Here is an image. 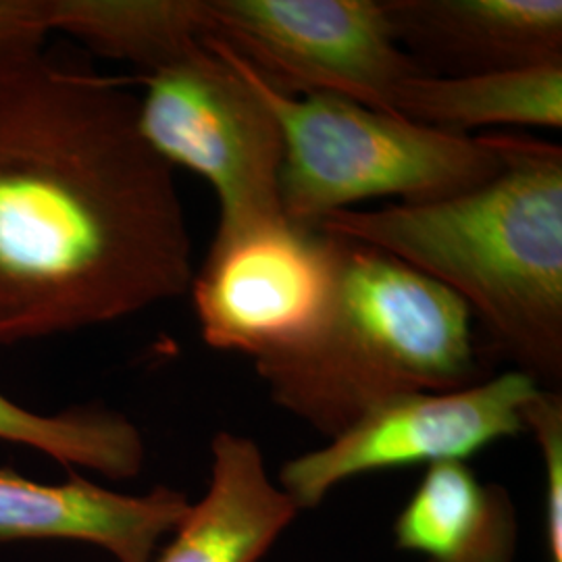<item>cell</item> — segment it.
<instances>
[{"label": "cell", "instance_id": "5", "mask_svg": "<svg viewBox=\"0 0 562 562\" xmlns=\"http://www.w3.org/2000/svg\"><path fill=\"white\" fill-rule=\"evenodd\" d=\"M144 140L173 169L211 183L220 202L215 234L283 215V136L273 111L217 46L140 78Z\"/></svg>", "mask_w": 562, "mask_h": 562}, {"label": "cell", "instance_id": "2", "mask_svg": "<svg viewBox=\"0 0 562 562\" xmlns=\"http://www.w3.org/2000/svg\"><path fill=\"white\" fill-rule=\"evenodd\" d=\"M501 171L429 202L346 209L317 227L431 278L480 319L494 350L546 390L562 382V148L494 134Z\"/></svg>", "mask_w": 562, "mask_h": 562}, {"label": "cell", "instance_id": "10", "mask_svg": "<svg viewBox=\"0 0 562 562\" xmlns=\"http://www.w3.org/2000/svg\"><path fill=\"white\" fill-rule=\"evenodd\" d=\"M190 506L183 492L167 485L121 494L76 473L44 485L0 471V543L74 540L99 546L117 562H153Z\"/></svg>", "mask_w": 562, "mask_h": 562}, {"label": "cell", "instance_id": "11", "mask_svg": "<svg viewBox=\"0 0 562 562\" xmlns=\"http://www.w3.org/2000/svg\"><path fill=\"white\" fill-rule=\"evenodd\" d=\"M301 510L271 480L261 446L234 431L211 442L206 494L153 562H261Z\"/></svg>", "mask_w": 562, "mask_h": 562}, {"label": "cell", "instance_id": "7", "mask_svg": "<svg viewBox=\"0 0 562 562\" xmlns=\"http://www.w3.org/2000/svg\"><path fill=\"white\" fill-rule=\"evenodd\" d=\"M338 246L285 215L215 234L188 290L204 344L255 362L306 340L329 306Z\"/></svg>", "mask_w": 562, "mask_h": 562}, {"label": "cell", "instance_id": "6", "mask_svg": "<svg viewBox=\"0 0 562 562\" xmlns=\"http://www.w3.org/2000/svg\"><path fill=\"white\" fill-rule=\"evenodd\" d=\"M204 38L288 97H340L390 115L402 81L425 74L394 41L382 0H204Z\"/></svg>", "mask_w": 562, "mask_h": 562}, {"label": "cell", "instance_id": "9", "mask_svg": "<svg viewBox=\"0 0 562 562\" xmlns=\"http://www.w3.org/2000/svg\"><path fill=\"white\" fill-rule=\"evenodd\" d=\"M382 9L427 76L562 65L561 0H382Z\"/></svg>", "mask_w": 562, "mask_h": 562}, {"label": "cell", "instance_id": "3", "mask_svg": "<svg viewBox=\"0 0 562 562\" xmlns=\"http://www.w3.org/2000/svg\"><path fill=\"white\" fill-rule=\"evenodd\" d=\"M336 238V281L317 329L252 362L271 401L329 440L387 398L485 380L457 294L380 248Z\"/></svg>", "mask_w": 562, "mask_h": 562}, {"label": "cell", "instance_id": "8", "mask_svg": "<svg viewBox=\"0 0 562 562\" xmlns=\"http://www.w3.org/2000/svg\"><path fill=\"white\" fill-rule=\"evenodd\" d=\"M542 385L517 369L450 392H408L375 404L325 446L281 464L278 485L315 510L344 482L413 464L467 461L525 434L522 408Z\"/></svg>", "mask_w": 562, "mask_h": 562}, {"label": "cell", "instance_id": "4", "mask_svg": "<svg viewBox=\"0 0 562 562\" xmlns=\"http://www.w3.org/2000/svg\"><path fill=\"white\" fill-rule=\"evenodd\" d=\"M202 41L240 69L280 123V202L290 222L317 227L371 199L440 201L482 186L503 167L494 134H448L340 97H288L220 42Z\"/></svg>", "mask_w": 562, "mask_h": 562}, {"label": "cell", "instance_id": "14", "mask_svg": "<svg viewBox=\"0 0 562 562\" xmlns=\"http://www.w3.org/2000/svg\"><path fill=\"white\" fill-rule=\"evenodd\" d=\"M53 30L150 74L201 50L204 0H53Z\"/></svg>", "mask_w": 562, "mask_h": 562}, {"label": "cell", "instance_id": "15", "mask_svg": "<svg viewBox=\"0 0 562 562\" xmlns=\"http://www.w3.org/2000/svg\"><path fill=\"white\" fill-rule=\"evenodd\" d=\"M0 440L21 443L65 467H81L111 480H132L146 448L136 423L104 406H78L44 415L0 392Z\"/></svg>", "mask_w": 562, "mask_h": 562}, {"label": "cell", "instance_id": "13", "mask_svg": "<svg viewBox=\"0 0 562 562\" xmlns=\"http://www.w3.org/2000/svg\"><path fill=\"white\" fill-rule=\"evenodd\" d=\"M394 113L448 134L496 125L562 127V65L475 76H427L402 81Z\"/></svg>", "mask_w": 562, "mask_h": 562}, {"label": "cell", "instance_id": "1", "mask_svg": "<svg viewBox=\"0 0 562 562\" xmlns=\"http://www.w3.org/2000/svg\"><path fill=\"white\" fill-rule=\"evenodd\" d=\"M138 94L44 50L0 74V348L176 301L194 244Z\"/></svg>", "mask_w": 562, "mask_h": 562}, {"label": "cell", "instance_id": "12", "mask_svg": "<svg viewBox=\"0 0 562 562\" xmlns=\"http://www.w3.org/2000/svg\"><path fill=\"white\" fill-rule=\"evenodd\" d=\"M394 546L423 562H515L521 525L510 492L467 461L429 464L394 527Z\"/></svg>", "mask_w": 562, "mask_h": 562}, {"label": "cell", "instance_id": "16", "mask_svg": "<svg viewBox=\"0 0 562 562\" xmlns=\"http://www.w3.org/2000/svg\"><path fill=\"white\" fill-rule=\"evenodd\" d=\"M543 461V538L548 562H562V394L540 387L522 408Z\"/></svg>", "mask_w": 562, "mask_h": 562}, {"label": "cell", "instance_id": "17", "mask_svg": "<svg viewBox=\"0 0 562 562\" xmlns=\"http://www.w3.org/2000/svg\"><path fill=\"white\" fill-rule=\"evenodd\" d=\"M53 30V0H0V74L46 50Z\"/></svg>", "mask_w": 562, "mask_h": 562}]
</instances>
